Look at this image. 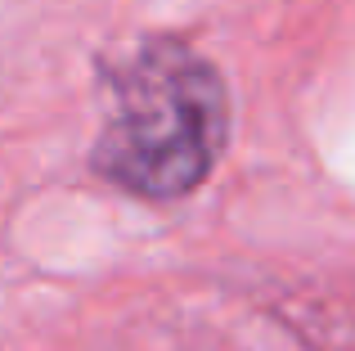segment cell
<instances>
[{
  "label": "cell",
  "mask_w": 355,
  "mask_h": 351,
  "mask_svg": "<svg viewBox=\"0 0 355 351\" xmlns=\"http://www.w3.org/2000/svg\"><path fill=\"white\" fill-rule=\"evenodd\" d=\"M230 126L216 68L184 45H148L113 86L95 167L144 198L189 194L211 171Z\"/></svg>",
  "instance_id": "obj_1"
}]
</instances>
